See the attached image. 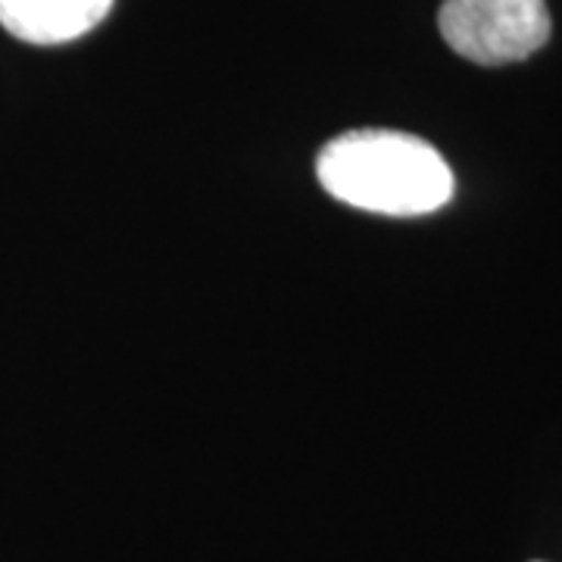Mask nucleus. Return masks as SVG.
I'll return each instance as SVG.
<instances>
[{
  "label": "nucleus",
  "instance_id": "1",
  "mask_svg": "<svg viewBox=\"0 0 562 562\" xmlns=\"http://www.w3.org/2000/svg\"><path fill=\"white\" fill-rule=\"evenodd\" d=\"M322 188L366 213L425 216L453 198V172L428 140L362 128L328 140L316 160Z\"/></svg>",
  "mask_w": 562,
  "mask_h": 562
},
{
  "label": "nucleus",
  "instance_id": "2",
  "mask_svg": "<svg viewBox=\"0 0 562 562\" xmlns=\"http://www.w3.org/2000/svg\"><path fill=\"white\" fill-rule=\"evenodd\" d=\"M443 41L479 66H506L531 57L550 38L543 0H443Z\"/></svg>",
  "mask_w": 562,
  "mask_h": 562
},
{
  "label": "nucleus",
  "instance_id": "3",
  "mask_svg": "<svg viewBox=\"0 0 562 562\" xmlns=\"http://www.w3.org/2000/svg\"><path fill=\"white\" fill-rule=\"evenodd\" d=\"M113 0H0V25L25 44H66L98 29Z\"/></svg>",
  "mask_w": 562,
  "mask_h": 562
}]
</instances>
